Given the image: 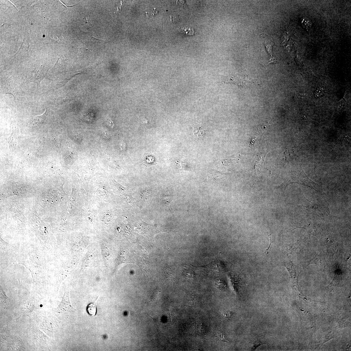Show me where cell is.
Returning <instances> with one entry per match:
<instances>
[{
  "mask_svg": "<svg viewBox=\"0 0 351 351\" xmlns=\"http://www.w3.org/2000/svg\"><path fill=\"white\" fill-rule=\"evenodd\" d=\"M138 224L136 231L139 233L147 237L149 240L150 239L153 240L154 236L157 232L156 228L157 227L156 225L147 224L143 222L138 223Z\"/></svg>",
  "mask_w": 351,
  "mask_h": 351,
  "instance_id": "6da1fadb",
  "label": "cell"
},
{
  "mask_svg": "<svg viewBox=\"0 0 351 351\" xmlns=\"http://www.w3.org/2000/svg\"><path fill=\"white\" fill-rule=\"evenodd\" d=\"M12 130L11 136L9 138L6 139L10 149L14 148L17 144L18 136L19 135V131L17 124L15 123H11Z\"/></svg>",
  "mask_w": 351,
  "mask_h": 351,
  "instance_id": "7a4b0ae2",
  "label": "cell"
},
{
  "mask_svg": "<svg viewBox=\"0 0 351 351\" xmlns=\"http://www.w3.org/2000/svg\"><path fill=\"white\" fill-rule=\"evenodd\" d=\"M230 82L239 86H245L253 82V79L247 76L238 75L232 77Z\"/></svg>",
  "mask_w": 351,
  "mask_h": 351,
  "instance_id": "3957f363",
  "label": "cell"
},
{
  "mask_svg": "<svg viewBox=\"0 0 351 351\" xmlns=\"http://www.w3.org/2000/svg\"><path fill=\"white\" fill-rule=\"evenodd\" d=\"M59 308L62 312H72L74 309L70 302L69 294L65 293L63 300L59 305Z\"/></svg>",
  "mask_w": 351,
  "mask_h": 351,
  "instance_id": "277c9868",
  "label": "cell"
},
{
  "mask_svg": "<svg viewBox=\"0 0 351 351\" xmlns=\"http://www.w3.org/2000/svg\"><path fill=\"white\" fill-rule=\"evenodd\" d=\"M263 38L265 39V44L267 51L268 52L269 56V59L267 63V64L270 63H275L277 61V60L272 55V49L273 43L272 41H270L269 39L267 38L268 36L266 35H263Z\"/></svg>",
  "mask_w": 351,
  "mask_h": 351,
  "instance_id": "5b68a950",
  "label": "cell"
},
{
  "mask_svg": "<svg viewBox=\"0 0 351 351\" xmlns=\"http://www.w3.org/2000/svg\"><path fill=\"white\" fill-rule=\"evenodd\" d=\"M142 162L147 167L154 165L157 162L156 157L152 154L145 153L143 156Z\"/></svg>",
  "mask_w": 351,
  "mask_h": 351,
  "instance_id": "8992f818",
  "label": "cell"
},
{
  "mask_svg": "<svg viewBox=\"0 0 351 351\" xmlns=\"http://www.w3.org/2000/svg\"><path fill=\"white\" fill-rule=\"evenodd\" d=\"M160 197L164 209L170 210L169 204L172 200V197L171 196H166L164 195H161Z\"/></svg>",
  "mask_w": 351,
  "mask_h": 351,
  "instance_id": "52a82bcc",
  "label": "cell"
},
{
  "mask_svg": "<svg viewBox=\"0 0 351 351\" xmlns=\"http://www.w3.org/2000/svg\"><path fill=\"white\" fill-rule=\"evenodd\" d=\"M96 300L94 303H90L87 307V311L89 314L92 316H95L97 312V307H96Z\"/></svg>",
  "mask_w": 351,
  "mask_h": 351,
  "instance_id": "ba28073f",
  "label": "cell"
},
{
  "mask_svg": "<svg viewBox=\"0 0 351 351\" xmlns=\"http://www.w3.org/2000/svg\"><path fill=\"white\" fill-rule=\"evenodd\" d=\"M47 110H46L45 112L41 115L36 116L34 118V122L35 124H41L45 122L46 120V116H47L48 113H47Z\"/></svg>",
  "mask_w": 351,
  "mask_h": 351,
  "instance_id": "9c48e42d",
  "label": "cell"
},
{
  "mask_svg": "<svg viewBox=\"0 0 351 351\" xmlns=\"http://www.w3.org/2000/svg\"><path fill=\"white\" fill-rule=\"evenodd\" d=\"M206 134V131L203 128L201 127H198L194 130L193 134L194 136L197 137L198 138H203Z\"/></svg>",
  "mask_w": 351,
  "mask_h": 351,
  "instance_id": "30bf717a",
  "label": "cell"
},
{
  "mask_svg": "<svg viewBox=\"0 0 351 351\" xmlns=\"http://www.w3.org/2000/svg\"><path fill=\"white\" fill-rule=\"evenodd\" d=\"M215 337L216 339L219 341L225 342H230L224 333L221 331H219L217 332L215 334Z\"/></svg>",
  "mask_w": 351,
  "mask_h": 351,
  "instance_id": "8fae6325",
  "label": "cell"
},
{
  "mask_svg": "<svg viewBox=\"0 0 351 351\" xmlns=\"http://www.w3.org/2000/svg\"><path fill=\"white\" fill-rule=\"evenodd\" d=\"M182 32L186 35L192 36L194 35V31L192 28L183 27L182 28Z\"/></svg>",
  "mask_w": 351,
  "mask_h": 351,
  "instance_id": "7c38bea8",
  "label": "cell"
},
{
  "mask_svg": "<svg viewBox=\"0 0 351 351\" xmlns=\"http://www.w3.org/2000/svg\"><path fill=\"white\" fill-rule=\"evenodd\" d=\"M3 294L2 295V296H1V299L3 301V304L5 308L7 309L10 306V303L9 302V300L8 298L6 296L5 294L4 293V292L2 291Z\"/></svg>",
  "mask_w": 351,
  "mask_h": 351,
  "instance_id": "4fadbf2b",
  "label": "cell"
},
{
  "mask_svg": "<svg viewBox=\"0 0 351 351\" xmlns=\"http://www.w3.org/2000/svg\"><path fill=\"white\" fill-rule=\"evenodd\" d=\"M221 315L223 318L225 319H229L232 316L233 313L229 310H224L222 312Z\"/></svg>",
  "mask_w": 351,
  "mask_h": 351,
  "instance_id": "5bb4252c",
  "label": "cell"
},
{
  "mask_svg": "<svg viewBox=\"0 0 351 351\" xmlns=\"http://www.w3.org/2000/svg\"><path fill=\"white\" fill-rule=\"evenodd\" d=\"M158 11L156 9H151L146 12L147 16H153L158 14Z\"/></svg>",
  "mask_w": 351,
  "mask_h": 351,
  "instance_id": "9a60e30c",
  "label": "cell"
},
{
  "mask_svg": "<svg viewBox=\"0 0 351 351\" xmlns=\"http://www.w3.org/2000/svg\"><path fill=\"white\" fill-rule=\"evenodd\" d=\"M169 20L172 23H175L178 22L179 19L177 15H172L170 16Z\"/></svg>",
  "mask_w": 351,
  "mask_h": 351,
  "instance_id": "2e32d148",
  "label": "cell"
},
{
  "mask_svg": "<svg viewBox=\"0 0 351 351\" xmlns=\"http://www.w3.org/2000/svg\"><path fill=\"white\" fill-rule=\"evenodd\" d=\"M84 20L85 21V23L87 24H89L90 25L92 24V21L91 19L88 17H86L83 18Z\"/></svg>",
  "mask_w": 351,
  "mask_h": 351,
  "instance_id": "e0dca14e",
  "label": "cell"
}]
</instances>
